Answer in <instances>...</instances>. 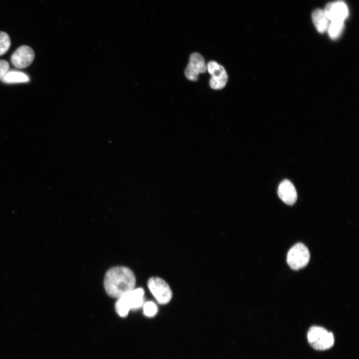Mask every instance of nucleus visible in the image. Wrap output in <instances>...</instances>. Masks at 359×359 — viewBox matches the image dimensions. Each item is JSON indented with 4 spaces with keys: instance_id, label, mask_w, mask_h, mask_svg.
Returning <instances> with one entry per match:
<instances>
[{
    "instance_id": "nucleus-13",
    "label": "nucleus",
    "mask_w": 359,
    "mask_h": 359,
    "mask_svg": "<svg viewBox=\"0 0 359 359\" xmlns=\"http://www.w3.org/2000/svg\"><path fill=\"white\" fill-rule=\"evenodd\" d=\"M344 27V21H331L327 28L329 36L333 39L338 38L342 33Z\"/></svg>"
},
{
    "instance_id": "nucleus-5",
    "label": "nucleus",
    "mask_w": 359,
    "mask_h": 359,
    "mask_svg": "<svg viewBox=\"0 0 359 359\" xmlns=\"http://www.w3.org/2000/svg\"><path fill=\"white\" fill-rule=\"evenodd\" d=\"M148 288L161 304L168 303L172 298V291L168 284L163 279L154 277L151 278L148 282Z\"/></svg>"
},
{
    "instance_id": "nucleus-17",
    "label": "nucleus",
    "mask_w": 359,
    "mask_h": 359,
    "mask_svg": "<svg viewBox=\"0 0 359 359\" xmlns=\"http://www.w3.org/2000/svg\"><path fill=\"white\" fill-rule=\"evenodd\" d=\"M9 64L5 60H0V80H1L9 70Z\"/></svg>"
},
{
    "instance_id": "nucleus-16",
    "label": "nucleus",
    "mask_w": 359,
    "mask_h": 359,
    "mask_svg": "<svg viewBox=\"0 0 359 359\" xmlns=\"http://www.w3.org/2000/svg\"><path fill=\"white\" fill-rule=\"evenodd\" d=\"M184 74L187 79L194 81L198 79L199 73L188 64L185 69Z\"/></svg>"
},
{
    "instance_id": "nucleus-14",
    "label": "nucleus",
    "mask_w": 359,
    "mask_h": 359,
    "mask_svg": "<svg viewBox=\"0 0 359 359\" xmlns=\"http://www.w3.org/2000/svg\"><path fill=\"white\" fill-rule=\"evenodd\" d=\"M11 44L9 35L5 32L0 31V56L5 54Z\"/></svg>"
},
{
    "instance_id": "nucleus-6",
    "label": "nucleus",
    "mask_w": 359,
    "mask_h": 359,
    "mask_svg": "<svg viewBox=\"0 0 359 359\" xmlns=\"http://www.w3.org/2000/svg\"><path fill=\"white\" fill-rule=\"evenodd\" d=\"M206 66L208 72L211 75L209 81L210 87L215 90L224 88L228 79L227 74L224 68L214 61L209 62Z\"/></svg>"
},
{
    "instance_id": "nucleus-1",
    "label": "nucleus",
    "mask_w": 359,
    "mask_h": 359,
    "mask_svg": "<svg viewBox=\"0 0 359 359\" xmlns=\"http://www.w3.org/2000/svg\"><path fill=\"white\" fill-rule=\"evenodd\" d=\"M104 284L105 289L110 296L119 298L134 289L136 278L129 268L114 267L106 272Z\"/></svg>"
},
{
    "instance_id": "nucleus-8",
    "label": "nucleus",
    "mask_w": 359,
    "mask_h": 359,
    "mask_svg": "<svg viewBox=\"0 0 359 359\" xmlns=\"http://www.w3.org/2000/svg\"><path fill=\"white\" fill-rule=\"evenodd\" d=\"M324 11L329 20L331 21H344L349 15L348 6L342 1L328 3Z\"/></svg>"
},
{
    "instance_id": "nucleus-3",
    "label": "nucleus",
    "mask_w": 359,
    "mask_h": 359,
    "mask_svg": "<svg viewBox=\"0 0 359 359\" xmlns=\"http://www.w3.org/2000/svg\"><path fill=\"white\" fill-rule=\"evenodd\" d=\"M307 338L312 348L319 351L329 349L333 347L335 342L332 333L319 326H313L309 329Z\"/></svg>"
},
{
    "instance_id": "nucleus-12",
    "label": "nucleus",
    "mask_w": 359,
    "mask_h": 359,
    "mask_svg": "<svg viewBox=\"0 0 359 359\" xmlns=\"http://www.w3.org/2000/svg\"><path fill=\"white\" fill-rule=\"evenodd\" d=\"M188 64L198 73H204L207 70L204 58L198 53H193L190 55Z\"/></svg>"
},
{
    "instance_id": "nucleus-4",
    "label": "nucleus",
    "mask_w": 359,
    "mask_h": 359,
    "mask_svg": "<svg viewBox=\"0 0 359 359\" xmlns=\"http://www.w3.org/2000/svg\"><path fill=\"white\" fill-rule=\"evenodd\" d=\"M310 253L307 247L302 243L294 245L289 250L287 262L293 270H298L306 266L310 260Z\"/></svg>"
},
{
    "instance_id": "nucleus-15",
    "label": "nucleus",
    "mask_w": 359,
    "mask_h": 359,
    "mask_svg": "<svg viewBox=\"0 0 359 359\" xmlns=\"http://www.w3.org/2000/svg\"><path fill=\"white\" fill-rule=\"evenodd\" d=\"M144 314L147 317L154 316L158 312L157 305L152 301L145 303L143 305Z\"/></svg>"
},
{
    "instance_id": "nucleus-2",
    "label": "nucleus",
    "mask_w": 359,
    "mask_h": 359,
    "mask_svg": "<svg viewBox=\"0 0 359 359\" xmlns=\"http://www.w3.org/2000/svg\"><path fill=\"white\" fill-rule=\"evenodd\" d=\"M144 290L142 288L133 290L119 297L115 304L117 314L121 317H126L130 310H137L144 303Z\"/></svg>"
},
{
    "instance_id": "nucleus-10",
    "label": "nucleus",
    "mask_w": 359,
    "mask_h": 359,
    "mask_svg": "<svg viewBox=\"0 0 359 359\" xmlns=\"http://www.w3.org/2000/svg\"><path fill=\"white\" fill-rule=\"evenodd\" d=\"M1 80L6 84H13L27 83L30 81V79L27 74L22 72L8 70Z\"/></svg>"
},
{
    "instance_id": "nucleus-9",
    "label": "nucleus",
    "mask_w": 359,
    "mask_h": 359,
    "mask_svg": "<svg viewBox=\"0 0 359 359\" xmlns=\"http://www.w3.org/2000/svg\"><path fill=\"white\" fill-rule=\"evenodd\" d=\"M278 194L280 199L286 204L292 205L297 198L296 188L293 183L288 180H283L278 188Z\"/></svg>"
},
{
    "instance_id": "nucleus-7",
    "label": "nucleus",
    "mask_w": 359,
    "mask_h": 359,
    "mask_svg": "<svg viewBox=\"0 0 359 359\" xmlns=\"http://www.w3.org/2000/svg\"><path fill=\"white\" fill-rule=\"evenodd\" d=\"M34 58V52L33 49L27 45H22L12 54L10 61L16 68H24L29 66Z\"/></svg>"
},
{
    "instance_id": "nucleus-11",
    "label": "nucleus",
    "mask_w": 359,
    "mask_h": 359,
    "mask_svg": "<svg viewBox=\"0 0 359 359\" xmlns=\"http://www.w3.org/2000/svg\"><path fill=\"white\" fill-rule=\"evenodd\" d=\"M313 22L317 29L321 33H323L327 30L329 19L326 16L324 10L317 9L312 13Z\"/></svg>"
}]
</instances>
